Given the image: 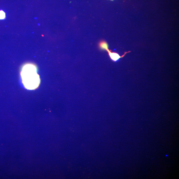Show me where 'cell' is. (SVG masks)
I'll return each mask as SVG.
<instances>
[{"mask_svg":"<svg viewBox=\"0 0 179 179\" xmlns=\"http://www.w3.org/2000/svg\"><path fill=\"white\" fill-rule=\"evenodd\" d=\"M100 48L102 50H106L108 49V45L106 42H102L100 44Z\"/></svg>","mask_w":179,"mask_h":179,"instance_id":"cell-3","label":"cell"},{"mask_svg":"<svg viewBox=\"0 0 179 179\" xmlns=\"http://www.w3.org/2000/svg\"><path fill=\"white\" fill-rule=\"evenodd\" d=\"M21 75L23 83L26 89L33 90L40 85V80L36 66L33 64L26 63L23 67Z\"/></svg>","mask_w":179,"mask_h":179,"instance_id":"cell-1","label":"cell"},{"mask_svg":"<svg viewBox=\"0 0 179 179\" xmlns=\"http://www.w3.org/2000/svg\"><path fill=\"white\" fill-rule=\"evenodd\" d=\"M106 50L108 51V55H109L111 59H112V61H118L119 59L121 58H122V57H124L126 53L130 52V51H129L128 52L125 53L124 55H123L122 56L120 57V55L118 54V53H116L111 52V51L109 50L108 48L106 49Z\"/></svg>","mask_w":179,"mask_h":179,"instance_id":"cell-2","label":"cell"},{"mask_svg":"<svg viewBox=\"0 0 179 179\" xmlns=\"http://www.w3.org/2000/svg\"><path fill=\"white\" fill-rule=\"evenodd\" d=\"M6 18V14L3 10H0V20L5 19Z\"/></svg>","mask_w":179,"mask_h":179,"instance_id":"cell-4","label":"cell"}]
</instances>
